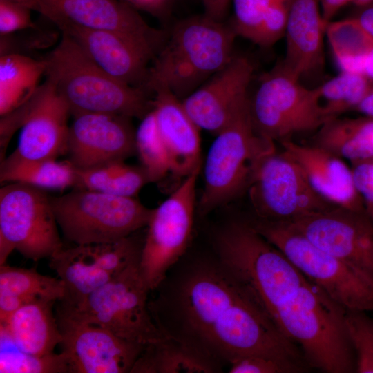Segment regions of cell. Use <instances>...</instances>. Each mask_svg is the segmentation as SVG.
<instances>
[{"label":"cell","instance_id":"12","mask_svg":"<svg viewBox=\"0 0 373 373\" xmlns=\"http://www.w3.org/2000/svg\"><path fill=\"white\" fill-rule=\"evenodd\" d=\"M136 233L112 242L64 246L50 257V267L64 286V296L57 301L77 309L92 293L140 260L144 237L141 239Z\"/></svg>","mask_w":373,"mask_h":373},{"label":"cell","instance_id":"22","mask_svg":"<svg viewBox=\"0 0 373 373\" xmlns=\"http://www.w3.org/2000/svg\"><path fill=\"white\" fill-rule=\"evenodd\" d=\"M286 52L280 64L301 79L318 75L323 68L324 23L320 0H287Z\"/></svg>","mask_w":373,"mask_h":373},{"label":"cell","instance_id":"11","mask_svg":"<svg viewBox=\"0 0 373 373\" xmlns=\"http://www.w3.org/2000/svg\"><path fill=\"white\" fill-rule=\"evenodd\" d=\"M201 168L182 181L153 209L140 260L141 276L151 292L188 251L195 207V184Z\"/></svg>","mask_w":373,"mask_h":373},{"label":"cell","instance_id":"30","mask_svg":"<svg viewBox=\"0 0 373 373\" xmlns=\"http://www.w3.org/2000/svg\"><path fill=\"white\" fill-rule=\"evenodd\" d=\"M325 35L341 72L363 75L373 38L356 18L330 21L326 26Z\"/></svg>","mask_w":373,"mask_h":373},{"label":"cell","instance_id":"23","mask_svg":"<svg viewBox=\"0 0 373 373\" xmlns=\"http://www.w3.org/2000/svg\"><path fill=\"white\" fill-rule=\"evenodd\" d=\"M153 108L170 164V173L184 179L202 166L200 128L170 90L152 91Z\"/></svg>","mask_w":373,"mask_h":373},{"label":"cell","instance_id":"24","mask_svg":"<svg viewBox=\"0 0 373 373\" xmlns=\"http://www.w3.org/2000/svg\"><path fill=\"white\" fill-rule=\"evenodd\" d=\"M54 300L39 298L26 303L16 310L4 324H0L15 345L22 352L44 356L54 353L60 344L61 334Z\"/></svg>","mask_w":373,"mask_h":373},{"label":"cell","instance_id":"37","mask_svg":"<svg viewBox=\"0 0 373 373\" xmlns=\"http://www.w3.org/2000/svg\"><path fill=\"white\" fill-rule=\"evenodd\" d=\"M287 14V0L273 4L264 15L251 41L263 47L276 43L285 35Z\"/></svg>","mask_w":373,"mask_h":373},{"label":"cell","instance_id":"18","mask_svg":"<svg viewBox=\"0 0 373 373\" xmlns=\"http://www.w3.org/2000/svg\"><path fill=\"white\" fill-rule=\"evenodd\" d=\"M129 117L106 113L73 115L67 154L77 169L124 161L136 153L135 131Z\"/></svg>","mask_w":373,"mask_h":373},{"label":"cell","instance_id":"32","mask_svg":"<svg viewBox=\"0 0 373 373\" xmlns=\"http://www.w3.org/2000/svg\"><path fill=\"white\" fill-rule=\"evenodd\" d=\"M64 292L59 278L40 274L35 269L0 265V295L28 303L39 298L57 302L64 298Z\"/></svg>","mask_w":373,"mask_h":373},{"label":"cell","instance_id":"19","mask_svg":"<svg viewBox=\"0 0 373 373\" xmlns=\"http://www.w3.org/2000/svg\"><path fill=\"white\" fill-rule=\"evenodd\" d=\"M52 20L59 26L68 21L84 28L114 32L142 46L155 55L166 37L152 28L135 8L119 0H42Z\"/></svg>","mask_w":373,"mask_h":373},{"label":"cell","instance_id":"45","mask_svg":"<svg viewBox=\"0 0 373 373\" xmlns=\"http://www.w3.org/2000/svg\"><path fill=\"white\" fill-rule=\"evenodd\" d=\"M133 7H137L150 12L160 10L166 0H124Z\"/></svg>","mask_w":373,"mask_h":373},{"label":"cell","instance_id":"15","mask_svg":"<svg viewBox=\"0 0 373 373\" xmlns=\"http://www.w3.org/2000/svg\"><path fill=\"white\" fill-rule=\"evenodd\" d=\"M55 315L71 373H130L145 347L79 318L58 303Z\"/></svg>","mask_w":373,"mask_h":373},{"label":"cell","instance_id":"20","mask_svg":"<svg viewBox=\"0 0 373 373\" xmlns=\"http://www.w3.org/2000/svg\"><path fill=\"white\" fill-rule=\"evenodd\" d=\"M58 28L70 36L110 76L146 90L149 63L155 57L152 52L114 32L89 29L68 21L62 22Z\"/></svg>","mask_w":373,"mask_h":373},{"label":"cell","instance_id":"36","mask_svg":"<svg viewBox=\"0 0 373 373\" xmlns=\"http://www.w3.org/2000/svg\"><path fill=\"white\" fill-rule=\"evenodd\" d=\"M280 0H231L233 19L231 26L237 35L251 40L267 10Z\"/></svg>","mask_w":373,"mask_h":373},{"label":"cell","instance_id":"38","mask_svg":"<svg viewBox=\"0 0 373 373\" xmlns=\"http://www.w3.org/2000/svg\"><path fill=\"white\" fill-rule=\"evenodd\" d=\"M229 373H298L285 363L267 357L251 355L242 357L229 365Z\"/></svg>","mask_w":373,"mask_h":373},{"label":"cell","instance_id":"4","mask_svg":"<svg viewBox=\"0 0 373 373\" xmlns=\"http://www.w3.org/2000/svg\"><path fill=\"white\" fill-rule=\"evenodd\" d=\"M46 55L45 76L73 116L106 113L142 119L153 109L147 90L124 84L104 71L67 33Z\"/></svg>","mask_w":373,"mask_h":373},{"label":"cell","instance_id":"1","mask_svg":"<svg viewBox=\"0 0 373 373\" xmlns=\"http://www.w3.org/2000/svg\"><path fill=\"white\" fill-rule=\"evenodd\" d=\"M187 253L149 298L151 317L163 336L222 369L258 355L289 364L298 373L312 370L298 345L214 252Z\"/></svg>","mask_w":373,"mask_h":373},{"label":"cell","instance_id":"21","mask_svg":"<svg viewBox=\"0 0 373 373\" xmlns=\"http://www.w3.org/2000/svg\"><path fill=\"white\" fill-rule=\"evenodd\" d=\"M280 143L282 153L300 167L321 198L339 207L365 211L352 170L342 158L315 144L300 145L289 140Z\"/></svg>","mask_w":373,"mask_h":373},{"label":"cell","instance_id":"5","mask_svg":"<svg viewBox=\"0 0 373 373\" xmlns=\"http://www.w3.org/2000/svg\"><path fill=\"white\" fill-rule=\"evenodd\" d=\"M216 135L204 162V189L198 204L201 215L247 191L262 160L276 151L273 140L256 131L249 99Z\"/></svg>","mask_w":373,"mask_h":373},{"label":"cell","instance_id":"8","mask_svg":"<svg viewBox=\"0 0 373 373\" xmlns=\"http://www.w3.org/2000/svg\"><path fill=\"white\" fill-rule=\"evenodd\" d=\"M46 190L21 182L0 189V265L13 250L37 261L64 247Z\"/></svg>","mask_w":373,"mask_h":373},{"label":"cell","instance_id":"40","mask_svg":"<svg viewBox=\"0 0 373 373\" xmlns=\"http://www.w3.org/2000/svg\"><path fill=\"white\" fill-rule=\"evenodd\" d=\"M352 164L356 187L362 198L365 211L373 222V160Z\"/></svg>","mask_w":373,"mask_h":373},{"label":"cell","instance_id":"16","mask_svg":"<svg viewBox=\"0 0 373 373\" xmlns=\"http://www.w3.org/2000/svg\"><path fill=\"white\" fill-rule=\"evenodd\" d=\"M286 222L320 249L373 275V222L365 211L334 207Z\"/></svg>","mask_w":373,"mask_h":373},{"label":"cell","instance_id":"34","mask_svg":"<svg viewBox=\"0 0 373 373\" xmlns=\"http://www.w3.org/2000/svg\"><path fill=\"white\" fill-rule=\"evenodd\" d=\"M136 153L150 182H159L170 173L168 154L160 135L153 108L142 119L135 131Z\"/></svg>","mask_w":373,"mask_h":373},{"label":"cell","instance_id":"10","mask_svg":"<svg viewBox=\"0 0 373 373\" xmlns=\"http://www.w3.org/2000/svg\"><path fill=\"white\" fill-rule=\"evenodd\" d=\"M249 108L257 133L274 142L317 131L325 122L318 87L304 86L280 64L261 77Z\"/></svg>","mask_w":373,"mask_h":373},{"label":"cell","instance_id":"35","mask_svg":"<svg viewBox=\"0 0 373 373\" xmlns=\"http://www.w3.org/2000/svg\"><path fill=\"white\" fill-rule=\"evenodd\" d=\"M345 321L356 356V372L373 373V317L366 312L347 310Z\"/></svg>","mask_w":373,"mask_h":373},{"label":"cell","instance_id":"44","mask_svg":"<svg viewBox=\"0 0 373 373\" xmlns=\"http://www.w3.org/2000/svg\"><path fill=\"white\" fill-rule=\"evenodd\" d=\"M363 28L373 38V2L361 8L354 17Z\"/></svg>","mask_w":373,"mask_h":373},{"label":"cell","instance_id":"42","mask_svg":"<svg viewBox=\"0 0 373 373\" xmlns=\"http://www.w3.org/2000/svg\"><path fill=\"white\" fill-rule=\"evenodd\" d=\"M231 0H203L207 16L221 21Z\"/></svg>","mask_w":373,"mask_h":373},{"label":"cell","instance_id":"13","mask_svg":"<svg viewBox=\"0 0 373 373\" xmlns=\"http://www.w3.org/2000/svg\"><path fill=\"white\" fill-rule=\"evenodd\" d=\"M255 218L291 221L337 207L321 198L292 160L276 151L259 164L247 189Z\"/></svg>","mask_w":373,"mask_h":373},{"label":"cell","instance_id":"3","mask_svg":"<svg viewBox=\"0 0 373 373\" xmlns=\"http://www.w3.org/2000/svg\"><path fill=\"white\" fill-rule=\"evenodd\" d=\"M236 36L231 25L206 15L180 21L150 66L146 90L186 97L231 61Z\"/></svg>","mask_w":373,"mask_h":373},{"label":"cell","instance_id":"2","mask_svg":"<svg viewBox=\"0 0 373 373\" xmlns=\"http://www.w3.org/2000/svg\"><path fill=\"white\" fill-rule=\"evenodd\" d=\"M212 245L215 254L246 285L272 321L298 345L312 370L356 372L346 310L247 220H230L217 228Z\"/></svg>","mask_w":373,"mask_h":373},{"label":"cell","instance_id":"6","mask_svg":"<svg viewBox=\"0 0 373 373\" xmlns=\"http://www.w3.org/2000/svg\"><path fill=\"white\" fill-rule=\"evenodd\" d=\"M247 221L346 311L373 312L372 274L320 249L286 222Z\"/></svg>","mask_w":373,"mask_h":373},{"label":"cell","instance_id":"41","mask_svg":"<svg viewBox=\"0 0 373 373\" xmlns=\"http://www.w3.org/2000/svg\"><path fill=\"white\" fill-rule=\"evenodd\" d=\"M352 0H320L321 13L326 26L336 13Z\"/></svg>","mask_w":373,"mask_h":373},{"label":"cell","instance_id":"31","mask_svg":"<svg viewBox=\"0 0 373 373\" xmlns=\"http://www.w3.org/2000/svg\"><path fill=\"white\" fill-rule=\"evenodd\" d=\"M325 121L355 110L373 88V81L359 73L341 72L317 86Z\"/></svg>","mask_w":373,"mask_h":373},{"label":"cell","instance_id":"26","mask_svg":"<svg viewBox=\"0 0 373 373\" xmlns=\"http://www.w3.org/2000/svg\"><path fill=\"white\" fill-rule=\"evenodd\" d=\"M223 370L182 344L164 337L145 346L130 373H220Z\"/></svg>","mask_w":373,"mask_h":373},{"label":"cell","instance_id":"9","mask_svg":"<svg viewBox=\"0 0 373 373\" xmlns=\"http://www.w3.org/2000/svg\"><path fill=\"white\" fill-rule=\"evenodd\" d=\"M150 293L137 260L88 296L79 307L72 309L57 302L86 322L102 327L125 341L146 346L164 338L149 309Z\"/></svg>","mask_w":373,"mask_h":373},{"label":"cell","instance_id":"29","mask_svg":"<svg viewBox=\"0 0 373 373\" xmlns=\"http://www.w3.org/2000/svg\"><path fill=\"white\" fill-rule=\"evenodd\" d=\"M75 169L76 184L74 188L135 197L140 189L150 182L146 171L141 165H129L123 160L88 169Z\"/></svg>","mask_w":373,"mask_h":373},{"label":"cell","instance_id":"43","mask_svg":"<svg viewBox=\"0 0 373 373\" xmlns=\"http://www.w3.org/2000/svg\"><path fill=\"white\" fill-rule=\"evenodd\" d=\"M18 5L30 10L36 11L51 21L52 15L50 10L42 0H0Z\"/></svg>","mask_w":373,"mask_h":373},{"label":"cell","instance_id":"7","mask_svg":"<svg viewBox=\"0 0 373 373\" xmlns=\"http://www.w3.org/2000/svg\"><path fill=\"white\" fill-rule=\"evenodd\" d=\"M50 199L63 234L75 245L126 238L146 227L153 211L135 197L79 188Z\"/></svg>","mask_w":373,"mask_h":373},{"label":"cell","instance_id":"47","mask_svg":"<svg viewBox=\"0 0 373 373\" xmlns=\"http://www.w3.org/2000/svg\"><path fill=\"white\" fill-rule=\"evenodd\" d=\"M363 75L373 81V45L366 56Z\"/></svg>","mask_w":373,"mask_h":373},{"label":"cell","instance_id":"17","mask_svg":"<svg viewBox=\"0 0 373 373\" xmlns=\"http://www.w3.org/2000/svg\"><path fill=\"white\" fill-rule=\"evenodd\" d=\"M251 61L234 55L220 70L184 97L182 104L195 125L217 135L249 101Z\"/></svg>","mask_w":373,"mask_h":373},{"label":"cell","instance_id":"14","mask_svg":"<svg viewBox=\"0 0 373 373\" xmlns=\"http://www.w3.org/2000/svg\"><path fill=\"white\" fill-rule=\"evenodd\" d=\"M70 115L65 102L48 80L23 104L3 117L14 133L22 127L16 149L9 155L22 160H56L67 153Z\"/></svg>","mask_w":373,"mask_h":373},{"label":"cell","instance_id":"25","mask_svg":"<svg viewBox=\"0 0 373 373\" xmlns=\"http://www.w3.org/2000/svg\"><path fill=\"white\" fill-rule=\"evenodd\" d=\"M313 144L352 164L373 160V118L329 119L317 130Z\"/></svg>","mask_w":373,"mask_h":373},{"label":"cell","instance_id":"48","mask_svg":"<svg viewBox=\"0 0 373 373\" xmlns=\"http://www.w3.org/2000/svg\"><path fill=\"white\" fill-rule=\"evenodd\" d=\"M372 2H373V0H352L351 3L361 8L369 5L370 3Z\"/></svg>","mask_w":373,"mask_h":373},{"label":"cell","instance_id":"33","mask_svg":"<svg viewBox=\"0 0 373 373\" xmlns=\"http://www.w3.org/2000/svg\"><path fill=\"white\" fill-rule=\"evenodd\" d=\"M1 373H71L67 356L52 353L36 356L20 350L7 332L0 327Z\"/></svg>","mask_w":373,"mask_h":373},{"label":"cell","instance_id":"39","mask_svg":"<svg viewBox=\"0 0 373 373\" xmlns=\"http://www.w3.org/2000/svg\"><path fill=\"white\" fill-rule=\"evenodd\" d=\"M30 10L0 1V35L4 36L28 28H36Z\"/></svg>","mask_w":373,"mask_h":373},{"label":"cell","instance_id":"46","mask_svg":"<svg viewBox=\"0 0 373 373\" xmlns=\"http://www.w3.org/2000/svg\"><path fill=\"white\" fill-rule=\"evenodd\" d=\"M354 111H356L363 116L373 118V88L358 105Z\"/></svg>","mask_w":373,"mask_h":373},{"label":"cell","instance_id":"27","mask_svg":"<svg viewBox=\"0 0 373 373\" xmlns=\"http://www.w3.org/2000/svg\"><path fill=\"white\" fill-rule=\"evenodd\" d=\"M45 72L44 59H35L20 53L1 55V117L21 106L35 94Z\"/></svg>","mask_w":373,"mask_h":373},{"label":"cell","instance_id":"28","mask_svg":"<svg viewBox=\"0 0 373 373\" xmlns=\"http://www.w3.org/2000/svg\"><path fill=\"white\" fill-rule=\"evenodd\" d=\"M1 183L21 182L46 190L75 187L76 173L68 160H22L10 156L1 161Z\"/></svg>","mask_w":373,"mask_h":373}]
</instances>
